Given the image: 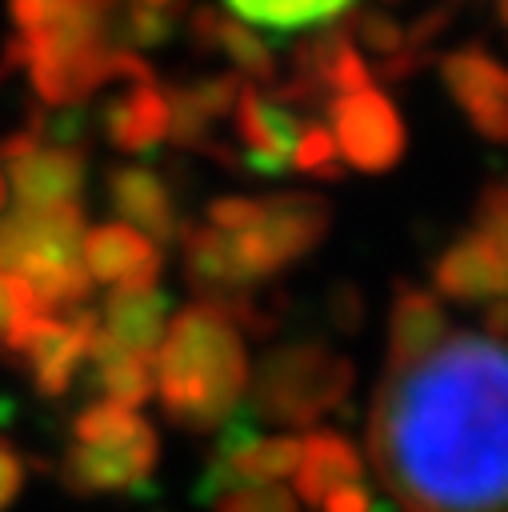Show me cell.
Segmentation results:
<instances>
[{
  "label": "cell",
  "instance_id": "44dd1931",
  "mask_svg": "<svg viewBox=\"0 0 508 512\" xmlns=\"http://www.w3.org/2000/svg\"><path fill=\"white\" fill-rule=\"evenodd\" d=\"M228 8L244 20L256 24L264 32H300V28H316L324 20L344 16L348 8H356V0H228Z\"/></svg>",
  "mask_w": 508,
  "mask_h": 512
},
{
  "label": "cell",
  "instance_id": "8992f818",
  "mask_svg": "<svg viewBox=\"0 0 508 512\" xmlns=\"http://www.w3.org/2000/svg\"><path fill=\"white\" fill-rule=\"evenodd\" d=\"M100 328V316L92 308H64V312H44L32 320L16 348V364L28 372L32 388L48 400H60L76 372L88 364L92 336Z\"/></svg>",
  "mask_w": 508,
  "mask_h": 512
},
{
  "label": "cell",
  "instance_id": "52a82bcc",
  "mask_svg": "<svg viewBox=\"0 0 508 512\" xmlns=\"http://www.w3.org/2000/svg\"><path fill=\"white\" fill-rule=\"evenodd\" d=\"M328 120H332V140H336V152L340 160H348L352 168L360 172H388L400 164L404 156V124L392 108V100L364 84V88H352L336 100H328Z\"/></svg>",
  "mask_w": 508,
  "mask_h": 512
},
{
  "label": "cell",
  "instance_id": "1f68e13d",
  "mask_svg": "<svg viewBox=\"0 0 508 512\" xmlns=\"http://www.w3.org/2000/svg\"><path fill=\"white\" fill-rule=\"evenodd\" d=\"M60 0H8V16L16 24V36H36L40 28L52 24Z\"/></svg>",
  "mask_w": 508,
  "mask_h": 512
},
{
  "label": "cell",
  "instance_id": "74e56055",
  "mask_svg": "<svg viewBox=\"0 0 508 512\" xmlns=\"http://www.w3.org/2000/svg\"><path fill=\"white\" fill-rule=\"evenodd\" d=\"M388 4H396V0H388Z\"/></svg>",
  "mask_w": 508,
  "mask_h": 512
},
{
  "label": "cell",
  "instance_id": "8d00e7d4",
  "mask_svg": "<svg viewBox=\"0 0 508 512\" xmlns=\"http://www.w3.org/2000/svg\"><path fill=\"white\" fill-rule=\"evenodd\" d=\"M0 208H4V172H0Z\"/></svg>",
  "mask_w": 508,
  "mask_h": 512
},
{
  "label": "cell",
  "instance_id": "f1b7e54d",
  "mask_svg": "<svg viewBox=\"0 0 508 512\" xmlns=\"http://www.w3.org/2000/svg\"><path fill=\"white\" fill-rule=\"evenodd\" d=\"M256 216H260V200H248V196H220L208 204V224L228 236L256 224Z\"/></svg>",
  "mask_w": 508,
  "mask_h": 512
},
{
  "label": "cell",
  "instance_id": "d590c367",
  "mask_svg": "<svg viewBox=\"0 0 508 512\" xmlns=\"http://www.w3.org/2000/svg\"><path fill=\"white\" fill-rule=\"evenodd\" d=\"M492 12H496V20L504 24V20H508V0H492Z\"/></svg>",
  "mask_w": 508,
  "mask_h": 512
},
{
  "label": "cell",
  "instance_id": "4316f807",
  "mask_svg": "<svg viewBox=\"0 0 508 512\" xmlns=\"http://www.w3.org/2000/svg\"><path fill=\"white\" fill-rule=\"evenodd\" d=\"M212 512H300L284 484H240L212 500Z\"/></svg>",
  "mask_w": 508,
  "mask_h": 512
},
{
  "label": "cell",
  "instance_id": "e0dca14e",
  "mask_svg": "<svg viewBox=\"0 0 508 512\" xmlns=\"http://www.w3.org/2000/svg\"><path fill=\"white\" fill-rule=\"evenodd\" d=\"M168 312H172V300L156 284H148V288H112L108 300H104V312H100V332L152 360V352H156V344L168 328Z\"/></svg>",
  "mask_w": 508,
  "mask_h": 512
},
{
  "label": "cell",
  "instance_id": "ba28073f",
  "mask_svg": "<svg viewBox=\"0 0 508 512\" xmlns=\"http://www.w3.org/2000/svg\"><path fill=\"white\" fill-rule=\"evenodd\" d=\"M0 160L20 208L72 204L84 188V144H52L40 136L36 120L0 140Z\"/></svg>",
  "mask_w": 508,
  "mask_h": 512
},
{
  "label": "cell",
  "instance_id": "83f0119b",
  "mask_svg": "<svg viewBox=\"0 0 508 512\" xmlns=\"http://www.w3.org/2000/svg\"><path fill=\"white\" fill-rule=\"evenodd\" d=\"M348 28H352V36H356L368 52H376L380 60H384V56H396V52L408 48L404 28H400L392 16H384V12H372V8H348Z\"/></svg>",
  "mask_w": 508,
  "mask_h": 512
},
{
  "label": "cell",
  "instance_id": "603a6c76",
  "mask_svg": "<svg viewBox=\"0 0 508 512\" xmlns=\"http://www.w3.org/2000/svg\"><path fill=\"white\" fill-rule=\"evenodd\" d=\"M36 316H44L36 292L20 276L0 272V360H16V348Z\"/></svg>",
  "mask_w": 508,
  "mask_h": 512
},
{
  "label": "cell",
  "instance_id": "d6a6232c",
  "mask_svg": "<svg viewBox=\"0 0 508 512\" xmlns=\"http://www.w3.org/2000/svg\"><path fill=\"white\" fill-rule=\"evenodd\" d=\"M24 488V456L8 436H0V512L20 496Z\"/></svg>",
  "mask_w": 508,
  "mask_h": 512
},
{
  "label": "cell",
  "instance_id": "d6986e66",
  "mask_svg": "<svg viewBox=\"0 0 508 512\" xmlns=\"http://www.w3.org/2000/svg\"><path fill=\"white\" fill-rule=\"evenodd\" d=\"M448 336V316L440 300L424 288L400 284L392 312H388V368L416 364Z\"/></svg>",
  "mask_w": 508,
  "mask_h": 512
},
{
  "label": "cell",
  "instance_id": "484cf974",
  "mask_svg": "<svg viewBox=\"0 0 508 512\" xmlns=\"http://www.w3.org/2000/svg\"><path fill=\"white\" fill-rule=\"evenodd\" d=\"M200 120H220L224 112H232V100H236V92H240V76L236 72H216V76H200V80H192V84H176L172 88Z\"/></svg>",
  "mask_w": 508,
  "mask_h": 512
},
{
  "label": "cell",
  "instance_id": "277c9868",
  "mask_svg": "<svg viewBox=\"0 0 508 512\" xmlns=\"http://www.w3.org/2000/svg\"><path fill=\"white\" fill-rule=\"evenodd\" d=\"M352 388V364L316 340H292L268 348L256 368L248 372V420L252 424H280V428H308L320 416L344 408Z\"/></svg>",
  "mask_w": 508,
  "mask_h": 512
},
{
  "label": "cell",
  "instance_id": "6da1fadb",
  "mask_svg": "<svg viewBox=\"0 0 508 512\" xmlns=\"http://www.w3.org/2000/svg\"><path fill=\"white\" fill-rule=\"evenodd\" d=\"M380 480L404 512H504V348L452 332L388 368L368 420Z\"/></svg>",
  "mask_w": 508,
  "mask_h": 512
},
{
  "label": "cell",
  "instance_id": "ac0fdd59",
  "mask_svg": "<svg viewBox=\"0 0 508 512\" xmlns=\"http://www.w3.org/2000/svg\"><path fill=\"white\" fill-rule=\"evenodd\" d=\"M352 480H364V460L356 452V444L336 432V428H320L300 436V460H296V492L304 504H320L332 488H344Z\"/></svg>",
  "mask_w": 508,
  "mask_h": 512
},
{
  "label": "cell",
  "instance_id": "e575fe53",
  "mask_svg": "<svg viewBox=\"0 0 508 512\" xmlns=\"http://www.w3.org/2000/svg\"><path fill=\"white\" fill-rule=\"evenodd\" d=\"M132 4H144V8H160V12H180L184 8V0H132Z\"/></svg>",
  "mask_w": 508,
  "mask_h": 512
},
{
  "label": "cell",
  "instance_id": "8fae6325",
  "mask_svg": "<svg viewBox=\"0 0 508 512\" xmlns=\"http://www.w3.org/2000/svg\"><path fill=\"white\" fill-rule=\"evenodd\" d=\"M300 120H308V116H296L272 92H260L252 84H240V92L232 100V124H236L244 168L256 172V176H280V172H288Z\"/></svg>",
  "mask_w": 508,
  "mask_h": 512
},
{
  "label": "cell",
  "instance_id": "7402d4cb",
  "mask_svg": "<svg viewBox=\"0 0 508 512\" xmlns=\"http://www.w3.org/2000/svg\"><path fill=\"white\" fill-rule=\"evenodd\" d=\"M216 52H224V56L236 64V76H248V80H260V84H272V80H276L272 48L264 44L260 32H252V24H240V20H232V16H220Z\"/></svg>",
  "mask_w": 508,
  "mask_h": 512
},
{
  "label": "cell",
  "instance_id": "2e32d148",
  "mask_svg": "<svg viewBox=\"0 0 508 512\" xmlns=\"http://www.w3.org/2000/svg\"><path fill=\"white\" fill-rule=\"evenodd\" d=\"M180 248H184V276L192 284V292L200 296V304H216L228 292L252 288L256 280L244 272V264L236 260L232 236L216 232L212 224H192L184 220L176 232Z\"/></svg>",
  "mask_w": 508,
  "mask_h": 512
},
{
  "label": "cell",
  "instance_id": "836d02e7",
  "mask_svg": "<svg viewBox=\"0 0 508 512\" xmlns=\"http://www.w3.org/2000/svg\"><path fill=\"white\" fill-rule=\"evenodd\" d=\"M320 512H376V496L364 480H352L344 488H332L320 500Z\"/></svg>",
  "mask_w": 508,
  "mask_h": 512
},
{
  "label": "cell",
  "instance_id": "5bb4252c",
  "mask_svg": "<svg viewBox=\"0 0 508 512\" xmlns=\"http://www.w3.org/2000/svg\"><path fill=\"white\" fill-rule=\"evenodd\" d=\"M108 188V204L120 212V220H128L136 232H144L152 244H172L180 232V212L172 200V188L140 164H116L104 176Z\"/></svg>",
  "mask_w": 508,
  "mask_h": 512
},
{
  "label": "cell",
  "instance_id": "4fadbf2b",
  "mask_svg": "<svg viewBox=\"0 0 508 512\" xmlns=\"http://www.w3.org/2000/svg\"><path fill=\"white\" fill-rule=\"evenodd\" d=\"M80 260L92 284L108 288H148L160 280V244H152L132 224H100L80 236Z\"/></svg>",
  "mask_w": 508,
  "mask_h": 512
},
{
  "label": "cell",
  "instance_id": "7a4b0ae2",
  "mask_svg": "<svg viewBox=\"0 0 508 512\" xmlns=\"http://www.w3.org/2000/svg\"><path fill=\"white\" fill-rule=\"evenodd\" d=\"M152 384L160 412L188 432L220 428L244 396L248 360L240 328L212 304L184 308L152 352Z\"/></svg>",
  "mask_w": 508,
  "mask_h": 512
},
{
  "label": "cell",
  "instance_id": "ffe728a7",
  "mask_svg": "<svg viewBox=\"0 0 508 512\" xmlns=\"http://www.w3.org/2000/svg\"><path fill=\"white\" fill-rule=\"evenodd\" d=\"M88 368H92V388L104 392V400H116L124 408H140L152 396V360L116 344L96 328L92 348H88Z\"/></svg>",
  "mask_w": 508,
  "mask_h": 512
},
{
  "label": "cell",
  "instance_id": "d4e9b609",
  "mask_svg": "<svg viewBox=\"0 0 508 512\" xmlns=\"http://www.w3.org/2000/svg\"><path fill=\"white\" fill-rule=\"evenodd\" d=\"M148 420L136 416V408H124L116 400H96L88 408L76 412L72 420V440L80 444H108V440H124V436H136Z\"/></svg>",
  "mask_w": 508,
  "mask_h": 512
},
{
  "label": "cell",
  "instance_id": "30bf717a",
  "mask_svg": "<svg viewBox=\"0 0 508 512\" xmlns=\"http://www.w3.org/2000/svg\"><path fill=\"white\" fill-rule=\"evenodd\" d=\"M444 88L452 92V100L460 104V112L468 116V124L492 140L504 144L508 136V76L504 64L484 48V44H464L456 52L436 56Z\"/></svg>",
  "mask_w": 508,
  "mask_h": 512
},
{
  "label": "cell",
  "instance_id": "4dcf8cb0",
  "mask_svg": "<svg viewBox=\"0 0 508 512\" xmlns=\"http://www.w3.org/2000/svg\"><path fill=\"white\" fill-rule=\"evenodd\" d=\"M328 316H332V324L340 332H360V324H364V296H360V288L356 284H336L328 292Z\"/></svg>",
  "mask_w": 508,
  "mask_h": 512
},
{
  "label": "cell",
  "instance_id": "9c48e42d",
  "mask_svg": "<svg viewBox=\"0 0 508 512\" xmlns=\"http://www.w3.org/2000/svg\"><path fill=\"white\" fill-rule=\"evenodd\" d=\"M156 460H160V440H156V428L144 424L136 436L108 440V444L72 440V448L60 460V480L76 496L128 492V488H140L152 476Z\"/></svg>",
  "mask_w": 508,
  "mask_h": 512
},
{
  "label": "cell",
  "instance_id": "cb8c5ba5",
  "mask_svg": "<svg viewBox=\"0 0 508 512\" xmlns=\"http://www.w3.org/2000/svg\"><path fill=\"white\" fill-rule=\"evenodd\" d=\"M288 168H296L304 176H316V180H340L344 176V160L336 152V140H332V132L316 116L300 120V132H296Z\"/></svg>",
  "mask_w": 508,
  "mask_h": 512
},
{
  "label": "cell",
  "instance_id": "7c38bea8",
  "mask_svg": "<svg viewBox=\"0 0 508 512\" xmlns=\"http://www.w3.org/2000/svg\"><path fill=\"white\" fill-rule=\"evenodd\" d=\"M432 284L440 296L456 304H472V308L500 300L508 284V236H488L476 228L456 236L440 252L432 268Z\"/></svg>",
  "mask_w": 508,
  "mask_h": 512
},
{
  "label": "cell",
  "instance_id": "9a60e30c",
  "mask_svg": "<svg viewBox=\"0 0 508 512\" xmlns=\"http://www.w3.org/2000/svg\"><path fill=\"white\" fill-rule=\"evenodd\" d=\"M100 128L116 152L148 156L168 140V100L156 80H132L100 108Z\"/></svg>",
  "mask_w": 508,
  "mask_h": 512
},
{
  "label": "cell",
  "instance_id": "f546056e",
  "mask_svg": "<svg viewBox=\"0 0 508 512\" xmlns=\"http://www.w3.org/2000/svg\"><path fill=\"white\" fill-rule=\"evenodd\" d=\"M476 232L488 236H508V192L500 180L484 184L480 200H476Z\"/></svg>",
  "mask_w": 508,
  "mask_h": 512
},
{
  "label": "cell",
  "instance_id": "3957f363",
  "mask_svg": "<svg viewBox=\"0 0 508 512\" xmlns=\"http://www.w3.org/2000/svg\"><path fill=\"white\" fill-rule=\"evenodd\" d=\"M84 236V208L72 204H44V208H16L0 216V272L20 276L44 312H64L84 304L92 280L80 260Z\"/></svg>",
  "mask_w": 508,
  "mask_h": 512
},
{
  "label": "cell",
  "instance_id": "5b68a950",
  "mask_svg": "<svg viewBox=\"0 0 508 512\" xmlns=\"http://www.w3.org/2000/svg\"><path fill=\"white\" fill-rule=\"evenodd\" d=\"M328 224H332V208L324 196L276 192V196L260 200L256 224H248L244 232H232V248H236V260L244 264V272L252 280H264V276L296 264L300 256H308L324 240Z\"/></svg>",
  "mask_w": 508,
  "mask_h": 512
}]
</instances>
